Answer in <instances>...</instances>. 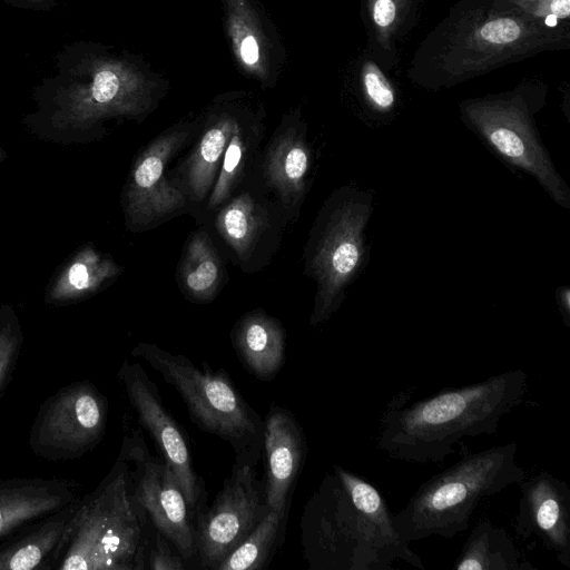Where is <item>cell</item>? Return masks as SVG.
Returning <instances> with one entry per match:
<instances>
[{
    "mask_svg": "<svg viewBox=\"0 0 570 570\" xmlns=\"http://www.w3.org/2000/svg\"><path fill=\"white\" fill-rule=\"evenodd\" d=\"M382 493L361 475L333 465L302 519L304 556L316 570H392L395 560L424 569L396 531Z\"/></svg>",
    "mask_w": 570,
    "mask_h": 570,
    "instance_id": "6da1fadb",
    "label": "cell"
},
{
    "mask_svg": "<svg viewBox=\"0 0 570 570\" xmlns=\"http://www.w3.org/2000/svg\"><path fill=\"white\" fill-rule=\"evenodd\" d=\"M306 453V438L296 417L286 407L272 404L264 419V492L268 509L285 518Z\"/></svg>",
    "mask_w": 570,
    "mask_h": 570,
    "instance_id": "9a60e30c",
    "label": "cell"
},
{
    "mask_svg": "<svg viewBox=\"0 0 570 570\" xmlns=\"http://www.w3.org/2000/svg\"><path fill=\"white\" fill-rule=\"evenodd\" d=\"M288 518L268 510L255 529L218 564L216 570H263L282 544Z\"/></svg>",
    "mask_w": 570,
    "mask_h": 570,
    "instance_id": "603a6c76",
    "label": "cell"
},
{
    "mask_svg": "<svg viewBox=\"0 0 570 570\" xmlns=\"http://www.w3.org/2000/svg\"><path fill=\"white\" fill-rule=\"evenodd\" d=\"M117 458L127 463L129 492L139 515L188 562L196 556L194 515L170 466L150 453L140 428L124 436Z\"/></svg>",
    "mask_w": 570,
    "mask_h": 570,
    "instance_id": "9c48e42d",
    "label": "cell"
},
{
    "mask_svg": "<svg viewBox=\"0 0 570 570\" xmlns=\"http://www.w3.org/2000/svg\"><path fill=\"white\" fill-rule=\"evenodd\" d=\"M252 147H254L253 132L238 122L224 153L218 169L219 175L209 197L212 209L220 206L230 195L245 167Z\"/></svg>",
    "mask_w": 570,
    "mask_h": 570,
    "instance_id": "484cf974",
    "label": "cell"
},
{
    "mask_svg": "<svg viewBox=\"0 0 570 570\" xmlns=\"http://www.w3.org/2000/svg\"><path fill=\"white\" fill-rule=\"evenodd\" d=\"M79 498L1 541L0 570H47Z\"/></svg>",
    "mask_w": 570,
    "mask_h": 570,
    "instance_id": "ac0fdd59",
    "label": "cell"
},
{
    "mask_svg": "<svg viewBox=\"0 0 570 570\" xmlns=\"http://www.w3.org/2000/svg\"><path fill=\"white\" fill-rule=\"evenodd\" d=\"M312 153L303 131L288 128L271 141L264 161L268 185L288 206L297 205L305 194Z\"/></svg>",
    "mask_w": 570,
    "mask_h": 570,
    "instance_id": "d6986e66",
    "label": "cell"
},
{
    "mask_svg": "<svg viewBox=\"0 0 570 570\" xmlns=\"http://www.w3.org/2000/svg\"><path fill=\"white\" fill-rule=\"evenodd\" d=\"M188 136L186 128L169 130L138 156L128 190V212L136 223H153L185 204L184 194L167 180L166 168Z\"/></svg>",
    "mask_w": 570,
    "mask_h": 570,
    "instance_id": "5bb4252c",
    "label": "cell"
},
{
    "mask_svg": "<svg viewBox=\"0 0 570 570\" xmlns=\"http://www.w3.org/2000/svg\"><path fill=\"white\" fill-rule=\"evenodd\" d=\"M22 332L18 320L8 312L0 315V400L9 386L17 367Z\"/></svg>",
    "mask_w": 570,
    "mask_h": 570,
    "instance_id": "83f0119b",
    "label": "cell"
},
{
    "mask_svg": "<svg viewBox=\"0 0 570 570\" xmlns=\"http://www.w3.org/2000/svg\"><path fill=\"white\" fill-rule=\"evenodd\" d=\"M148 520L134 507L128 466L116 459L90 493L80 497L47 570H142Z\"/></svg>",
    "mask_w": 570,
    "mask_h": 570,
    "instance_id": "277c9868",
    "label": "cell"
},
{
    "mask_svg": "<svg viewBox=\"0 0 570 570\" xmlns=\"http://www.w3.org/2000/svg\"><path fill=\"white\" fill-rule=\"evenodd\" d=\"M523 11L558 26L570 16V0H508Z\"/></svg>",
    "mask_w": 570,
    "mask_h": 570,
    "instance_id": "4dcf8cb0",
    "label": "cell"
},
{
    "mask_svg": "<svg viewBox=\"0 0 570 570\" xmlns=\"http://www.w3.org/2000/svg\"><path fill=\"white\" fill-rule=\"evenodd\" d=\"M374 213V191L344 185L325 200L305 250V272L316 282L309 324L325 323L368 259L366 228Z\"/></svg>",
    "mask_w": 570,
    "mask_h": 570,
    "instance_id": "52a82bcc",
    "label": "cell"
},
{
    "mask_svg": "<svg viewBox=\"0 0 570 570\" xmlns=\"http://www.w3.org/2000/svg\"><path fill=\"white\" fill-rule=\"evenodd\" d=\"M568 40L559 26L532 16L508 0H465L430 35L417 52L416 70L428 88L455 85L560 47ZM416 71V72H419Z\"/></svg>",
    "mask_w": 570,
    "mask_h": 570,
    "instance_id": "3957f363",
    "label": "cell"
},
{
    "mask_svg": "<svg viewBox=\"0 0 570 570\" xmlns=\"http://www.w3.org/2000/svg\"><path fill=\"white\" fill-rule=\"evenodd\" d=\"M537 105L507 94L462 101L463 122L509 166L532 176L560 207L570 209V189L557 170L535 127Z\"/></svg>",
    "mask_w": 570,
    "mask_h": 570,
    "instance_id": "ba28073f",
    "label": "cell"
},
{
    "mask_svg": "<svg viewBox=\"0 0 570 570\" xmlns=\"http://www.w3.org/2000/svg\"><path fill=\"white\" fill-rule=\"evenodd\" d=\"M184 287L193 298L210 299L222 281V264L205 233L190 238L180 269Z\"/></svg>",
    "mask_w": 570,
    "mask_h": 570,
    "instance_id": "d4e9b609",
    "label": "cell"
},
{
    "mask_svg": "<svg viewBox=\"0 0 570 570\" xmlns=\"http://www.w3.org/2000/svg\"><path fill=\"white\" fill-rule=\"evenodd\" d=\"M453 569L522 570L533 567L521 556L509 533L488 520L480 521L465 540Z\"/></svg>",
    "mask_w": 570,
    "mask_h": 570,
    "instance_id": "ffe728a7",
    "label": "cell"
},
{
    "mask_svg": "<svg viewBox=\"0 0 570 570\" xmlns=\"http://www.w3.org/2000/svg\"><path fill=\"white\" fill-rule=\"evenodd\" d=\"M232 345L243 366L261 381H272L284 365V327L265 312L244 315L232 331Z\"/></svg>",
    "mask_w": 570,
    "mask_h": 570,
    "instance_id": "e0dca14e",
    "label": "cell"
},
{
    "mask_svg": "<svg viewBox=\"0 0 570 570\" xmlns=\"http://www.w3.org/2000/svg\"><path fill=\"white\" fill-rule=\"evenodd\" d=\"M169 540L155 529L149 534L146 548V569L151 570H184L186 560L178 553H174Z\"/></svg>",
    "mask_w": 570,
    "mask_h": 570,
    "instance_id": "f546056e",
    "label": "cell"
},
{
    "mask_svg": "<svg viewBox=\"0 0 570 570\" xmlns=\"http://www.w3.org/2000/svg\"><path fill=\"white\" fill-rule=\"evenodd\" d=\"M239 121L229 114L212 119L185 164L187 186L196 199H204L215 176L230 136Z\"/></svg>",
    "mask_w": 570,
    "mask_h": 570,
    "instance_id": "44dd1931",
    "label": "cell"
},
{
    "mask_svg": "<svg viewBox=\"0 0 570 570\" xmlns=\"http://www.w3.org/2000/svg\"><path fill=\"white\" fill-rule=\"evenodd\" d=\"M517 452L518 443L510 442L470 453L422 483L392 515L401 538L410 544L431 535L451 539L465 531L482 499L527 476Z\"/></svg>",
    "mask_w": 570,
    "mask_h": 570,
    "instance_id": "5b68a950",
    "label": "cell"
},
{
    "mask_svg": "<svg viewBox=\"0 0 570 570\" xmlns=\"http://www.w3.org/2000/svg\"><path fill=\"white\" fill-rule=\"evenodd\" d=\"M527 392L528 375L518 368L443 389L409 406L394 399L381 416L376 448L392 459L439 464L461 439L497 433L502 417L524 401Z\"/></svg>",
    "mask_w": 570,
    "mask_h": 570,
    "instance_id": "7a4b0ae2",
    "label": "cell"
},
{
    "mask_svg": "<svg viewBox=\"0 0 570 570\" xmlns=\"http://www.w3.org/2000/svg\"><path fill=\"white\" fill-rule=\"evenodd\" d=\"M140 426L149 433L163 460L170 466L194 515L204 507L205 487L196 474L186 434L164 406L157 385L140 363L127 358L117 373Z\"/></svg>",
    "mask_w": 570,
    "mask_h": 570,
    "instance_id": "7c38bea8",
    "label": "cell"
},
{
    "mask_svg": "<svg viewBox=\"0 0 570 570\" xmlns=\"http://www.w3.org/2000/svg\"><path fill=\"white\" fill-rule=\"evenodd\" d=\"M78 485L59 478L0 479V542L78 498Z\"/></svg>",
    "mask_w": 570,
    "mask_h": 570,
    "instance_id": "2e32d148",
    "label": "cell"
},
{
    "mask_svg": "<svg viewBox=\"0 0 570 570\" xmlns=\"http://www.w3.org/2000/svg\"><path fill=\"white\" fill-rule=\"evenodd\" d=\"M413 0H366V12L376 41L385 49L392 45L410 13Z\"/></svg>",
    "mask_w": 570,
    "mask_h": 570,
    "instance_id": "4316f807",
    "label": "cell"
},
{
    "mask_svg": "<svg viewBox=\"0 0 570 570\" xmlns=\"http://www.w3.org/2000/svg\"><path fill=\"white\" fill-rule=\"evenodd\" d=\"M268 510L256 465L235 461L212 505L195 513V557L199 566L216 570Z\"/></svg>",
    "mask_w": 570,
    "mask_h": 570,
    "instance_id": "8fae6325",
    "label": "cell"
},
{
    "mask_svg": "<svg viewBox=\"0 0 570 570\" xmlns=\"http://www.w3.org/2000/svg\"><path fill=\"white\" fill-rule=\"evenodd\" d=\"M558 306L566 326H570V291L568 287H561L557 294Z\"/></svg>",
    "mask_w": 570,
    "mask_h": 570,
    "instance_id": "d6a6232c",
    "label": "cell"
},
{
    "mask_svg": "<svg viewBox=\"0 0 570 570\" xmlns=\"http://www.w3.org/2000/svg\"><path fill=\"white\" fill-rule=\"evenodd\" d=\"M266 226L263 210L250 197L243 193L218 214L216 227L225 242L240 259H246Z\"/></svg>",
    "mask_w": 570,
    "mask_h": 570,
    "instance_id": "cb8c5ba5",
    "label": "cell"
},
{
    "mask_svg": "<svg viewBox=\"0 0 570 570\" xmlns=\"http://www.w3.org/2000/svg\"><path fill=\"white\" fill-rule=\"evenodd\" d=\"M521 498L515 531L539 538L554 552L561 564L570 568V489L548 471H540L519 483Z\"/></svg>",
    "mask_w": 570,
    "mask_h": 570,
    "instance_id": "4fadbf2b",
    "label": "cell"
},
{
    "mask_svg": "<svg viewBox=\"0 0 570 570\" xmlns=\"http://www.w3.org/2000/svg\"><path fill=\"white\" fill-rule=\"evenodd\" d=\"M108 420V401L88 381L72 382L47 397L35 416L29 446L49 461L78 459L102 440Z\"/></svg>",
    "mask_w": 570,
    "mask_h": 570,
    "instance_id": "30bf717a",
    "label": "cell"
},
{
    "mask_svg": "<svg viewBox=\"0 0 570 570\" xmlns=\"http://www.w3.org/2000/svg\"><path fill=\"white\" fill-rule=\"evenodd\" d=\"M131 355L141 358L180 395L190 421L228 442L235 461L257 465L264 450V419L247 403L224 370L196 365L184 355L139 343Z\"/></svg>",
    "mask_w": 570,
    "mask_h": 570,
    "instance_id": "8992f818",
    "label": "cell"
},
{
    "mask_svg": "<svg viewBox=\"0 0 570 570\" xmlns=\"http://www.w3.org/2000/svg\"><path fill=\"white\" fill-rule=\"evenodd\" d=\"M116 269L112 267L91 272V268L82 262L75 263L69 269V283L76 289L88 288L92 283L101 281L115 273Z\"/></svg>",
    "mask_w": 570,
    "mask_h": 570,
    "instance_id": "1f68e13d",
    "label": "cell"
},
{
    "mask_svg": "<svg viewBox=\"0 0 570 570\" xmlns=\"http://www.w3.org/2000/svg\"><path fill=\"white\" fill-rule=\"evenodd\" d=\"M361 86L366 102L377 112H387L395 105V92L382 72L372 61H365L361 69Z\"/></svg>",
    "mask_w": 570,
    "mask_h": 570,
    "instance_id": "f1b7e54d",
    "label": "cell"
},
{
    "mask_svg": "<svg viewBox=\"0 0 570 570\" xmlns=\"http://www.w3.org/2000/svg\"><path fill=\"white\" fill-rule=\"evenodd\" d=\"M230 45L242 68L259 80L268 75L266 38L247 0H225Z\"/></svg>",
    "mask_w": 570,
    "mask_h": 570,
    "instance_id": "7402d4cb",
    "label": "cell"
}]
</instances>
